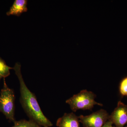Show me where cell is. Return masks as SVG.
Masks as SVG:
<instances>
[{
  "label": "cell",
  "instance_id": "cell-1",
  "mask_svg": "<svg viewBox=\"0 0 127 127\" xmlns=\"http://www.w3.org/2000/svg\"><path fill=\"white\" fill-rule=\"evenodd\" d=\"M20 84V102L30 120H33L41 127H50L53 124L41 110L35 95L28 88L21 72L20 64L16 63L13 67Z\"/></svg>",
  "mask_w": 127,
  "mask_h": 127
},
{
  "label": "cell",
  "instance_id": "cell-2",
  "mask_svg": "<svg viewBox=\"0 0 127 127\" xmlns=\"http://www.w3.org/2000/svg\"><path fill=\"white\" fill-rule=\"evenodd\" d=\"M96 97L92 92L83 90L66 100V102L70 105L71 109L74 112L80 109L92 110L95 105L103 106L101 103L95 101Z\"/></svg>",
  "mask_w": 127,
  "mask_h": 127
},
{
  "label": "cell",
  "instance_id": "cell-3",
  "mask_svg": "<svg viewBox=\"0 0 127 127\" xmlns=\"http://www.w3.org/2000/svg\"><path fill=\"white\" fill-rule=\"evenodd\" d=\"M15 99L14 90L9 88L4 78V86L1 89L0 95V112L2 113L7 119L14 122Z\"/></svg>",
  "mask_w": 127,
  "mask_h": 127
},
{
  "label": "cell",
  "instance_id": "cell-4",
  "mask_svg": "<svg viewBox=\"0 0 127 127\" xmlns=\"http://www.w3.org/2000/svg\"><path fill=\"white\" fill-rule=\"evenodd\" d=\"M109 116L106 110L101 109L88 116L81 115L78 118L84 127H102L108 120Z\"/></svg>",
  "mask_w": 127,
  "mask_h": 127
},
{
  "label": "cell",
  "instance_id": "cell-5",
  "mask_svg": "<svg viewBox=\"0 0 127 127\" xmlns=\"http://www.w3.org/2000/svg\"><path fill=\"white\" fill-rule=\"evenodd\" d=\"M108 120L116 127H124L127 123V105L119 101L117 107L109 115Z\"/></svg>",
  "mask_w": 127,
  "mask_h": 127
},
{
  "label": "cell",
  "instance_id": "cell-6",
  "mask_svg": "<svg viewBox=\"0 0 127 127\" xmlns=\"http://www.w3.org/2000/svg\"><path fill=\"white\" fill-rule=\"evenodd\" d=\"M78 117L73 113L64 114L57 121L56 125L58 127H80Z\"/></svg>",
  "mask_w": 127,
  "mask_h": 127
},
{
  "label": "cell",
  "instance_id": "cell-7",
  "mask_svg": "<svg viewBox=\"0 0 127 127\" xmlns=\"http://www.w3.org/2000/svg\"><path fill=\"white\" fill-rule=\"evenodd\" d=\"M27 0H15L6 15L20 16L23 12L27 11Z\"/></svg>",
  "mask_w": 127,
  "mask_h": 127
},
{
  "label": "cell",
  "instance_id": "cell-8",
  "mask_svg": "<svg viewBox=\"0 0 127 127\" xmlns=\"http://www.w3.org/2000/svg\"><path fill=\"white\" fill-rule=\"evenodd\" d=\"M14 123V126L11 127H42L35 122L30 119L15 121Z\"/></svg>",
  "mask_w": 127,
  "mask_h": 127
},
{
  "label": "cell",
  "instance_id": "cell-9",
  "mask_svg": "<svg viewBox=\"0 0 127 127\" xmlns=\"http://www.w3.org/2000/svg\"><path fill=\"white\" fill-rule=\"evenodd\" d=\"M11 69H13V67L7 66L5 61L0 57V75L4 78L9 76Z\"/></svg>",
  "mask_w": 127,
  "mask_h": 127
},
{
  "label": "cell",
  "instance_id": "cell-10",
  "mask_svg": "<svg viewBox=\"0 0 127 127\" xmlns=\"http://www.w3.org/2000/svg\"><path fill=\"white\" fill-rule=\"evenodd\" d=\"M119 92L123 96H127V76L123 78L119 85Z\"/></svg>",
  "mask_w": 127,
  "mask_h": 127
},
{
  "label": "cell",
  "instance_id": "cell-11",
  "mask_svg": "<svg viewBox=\"0 0 127 127\" xmlns=\"http://www.w3.org/2000/svg\"><path fill=\"white\" fill-rule=\"evenodd\" d=\"M102 127H116L113 126V123L111 121L108 120L105 123V124L103 125Z\"/></svg>",
  "mask_w": 127,
  "mask_h": 127
},
{
  "label": "cell",
  "instance_id": "cell-12",
  "mask_svg": "<svg viewBox=\"0 0 127 127\" xmlns=\"http://www.w3.org/2000/svg\"><path fill=\"white\" fill-rule=\"evenodd\" d=\"M2 78V77L0 75V81L1 79V78Z\"/></svg>",
  "mask_w": 127,
  "mask_h": 127
},
{
  "label": "cell",
  "instance_id": "cell-13",
  "mask_svg": "<svg viewBox=\"0 0 127 127\" xmlns=\"http://www.w3.org/2000/svg\"></svg>",
  "mask_w": 127,
  "mask_h": 127
}]
</instances>
